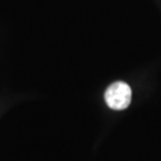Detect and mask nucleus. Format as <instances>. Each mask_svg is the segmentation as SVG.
I'll return each mask as SVG.
<instances>
[{
  "mask_svg": "<svg viewBox=\"0 0 161 161\" xmlns=\"http://www.w3.org/2000/svg\"><path fill=\"white\" fill-rule=\"evenodd\" d=\"M105 102L112 110L127 109L131 102V88L123 81H116L105 91Z\"/></svg>",
  "mask_w": 161,
  "mask_h": 161,
  "instance_id": "f257e3e1",
  "label": "nucleus"
}]
</instances>
